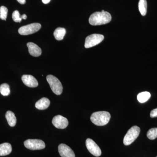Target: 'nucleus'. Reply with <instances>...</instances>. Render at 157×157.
<instances>
[{
	"label": "nucleus",
	"instance_id": "0eeeda50",
	"mask_svg": "<svg viewBox=\"0 0 157 157\" xmlns=\"http://www.w3.org/2000/svg\"><path fill=\"white\" fill-rule=\"evenodd\" d=\"M24 144L27 148L31 150L43 149L45 147V142L39 139H28Z\"/></svg>",
	"mask_w": 157,
	"mask_h": 157
},
{
	"label": "nucleus",
	"instance_id": "7ed1b4c3",
	"mask_svg": "<svg viewBox=\"0 0 157 157\" xmlns=\"http://www.w3.org/2000/svg\"><path fill=\"white\" fill-rule=\"evenodd\" d=\"M140 128L137 126L132 127L127 132L124 137L123 143L125 145H130L139 136L140 133Z\"/></svg>",
	"mask_w": 157,
	"mask_h": 157
},
{
	"label": "nucleus",
	"instance_id": "b1692460",
	"mask_svg": "<svg viewBox=\"0 0 157 157\" xmlns=\"http://www.w3.org/2000/svg\"><path fill=\"white\" fill-rule=\"evenodd\" d=\"M17 1L21 5H24L26 2V0H17Z\"/></svg>",
	"mask_w": 157,
	"mask_h": 157
},
{
	"label": "nucleus",
	"instance_id": "ddd939ff",
	"mask_svg": "<svg viewBox=\"0 0 157 157\" xmlns=\"http://www.w3.org/2000/svg\"><path fill=\"white\" fill-rule=\"evenodd\" d=\"M50 104V101L49 99L46 98H43L37 101L35 104V106L38 109L43 110L48 108Z\"/></svg>",
	"mask_w": 157,
	"mask_h": 157
},
{
	"label": "nucleus",
	"instance_id": "20e7f679",
	"mask_svg": "<svg viewBox=\"0 0 157 157\" xmlns=\"http://www.w3.org/2000/svg\"><path fill=\"white\" fill-rule=\"evenodd\" d=\"M46 79L53 92L57 95H60L63 93V87L61 82L53 75H49Z\"/></svg>",
	"mask_w": 157,
	"mask_h": 157
},
{
	"label": "nucleus",
	"instance_id": "6e6552de",
	"mask_svg": "<svg viewBox=\"0 0 157 157\" xmlns=\"http://www.w3.org/2000/svg\"><path fill=\"white\" fill-rule=\"evenodd\" d=\"M86 145L88 150L93 155L99 157L101 155L102 152L98 144L90 138H87L86 141Z\"/></svg>",
	"mask_w": 157,
	"mask_h": 157
},
{
	"label": "nucleus",
	"instance_id": "aec40b11",
	"mask_svg": "<svg viewBox=\"0 0 157 157\" xmlns=\"http://www.w3.org/2000/svg\"><path fill=\"white\" fill-rule=\"evenodd\" d=\"M147 136L150 140H154L157 138V128H153L147 132Z\"/></svg>",
	"mask_w": 157,
	"mask_h": 157
},
{
	"label": "nucleus",
	"instance_id": "5701e85b",
	"mask_svg": "<svg viewBox=\"0 0 157 157\" xmlns=\"http://www.w3.org/2000/svg\"><path fill=\"white\" fill-rule=\"evenodd\" d=\"M150 117L152 118L157 117V108L151 110L150 113Z\"/></svg>",
	"mask_w": 157,
	"mask_h": 157
},
{
	"label": "nucleus",
	"instance_id": "bb28decb",
	"mask_svg": "<svg viewBox=\"0 0 157 157\" xmlns=\"http://www.w3.org/2000/svg\"><path fill=\"white\" fill-rule=\"evenodd\" d=\"M156 157H157V156Z\"/></svg>",
	"mask_w": 157,
	"mask_h": 157
},
{
	"label": "nucleus",
	"instance_id": "6ab92c4d",
	"mask_svg": "<svg viewBox=\"0 0 157 157\" xmlns=\"http://www.w3.org/2000/svg\"><path fill=\"white\" fill-rule=\"evenodd\" d=\"M0 93L4 96L9 95L10 94V86L7 83H3L0 86Z\"/></svg>",
	"mask_w": 157,
	"mask_h": 157
},
{
	"label": "nucleus",
	"instance_id": "f8f14e48",
	"mask_svg": "<svg viewBox=\"0 0 157 157\" xmlns=\"http://www.w3.org/2000/svg\"><path fill=\"white\" fill-rule=\"evenodd\" d=\"M29 48V53L32 56L38 57L42 54V49L38 46L33 42H29L27 44Z\"/></svg>",
	"mask_w": 157,
	"mask_h": 157
},
{
	"label": "nucleus",
	"instance_id": "9b49d317",
	"mask_svg": "<svg viewBox=\"0 0 157 157\" xmlns=\"http://www.w3.org/2000/svg\"><path fill=\"white\" fill-rule=\"evenodd\" d=\"M21 79L24 84L28 87H36L39 85L37 79L32 75H23Z\"/></svg>",
	"mask_w": 157,
	"mask_h": 157
},
{
	"label": "nucleus",
	"instance_id": "4be33fe9",
	"mask_svg": "<svg viewBox=\"0 0 157 157\" xmlns=\"http://www.w3.org/2000/svg\"><path fill=\"white\" fill-rule=\"evenodd\" d=\"M12 17V19L14 20V21L16 22H21L22 19L21 18V16H20L19 11L17 10H16V11L13 12Z\"/></svg>",
	"mask_w": 157,
	"mask_h": 157
},
{
	"label": "nucleus",
	"instance_id": "4468645a",
	"mask_svg": "<svg viewBox=\"0 0 157 157\" xmlns=\"http://www.w3.org/2000/svg\"><path fill=\"white\" fill-rule=\"evenodd\" d=\"M12 151L11 144L4 143L0 144V156H6L10 154Z\"/></svg>",
	"mask_w": 157,
	"mask_h": 157
},
{
	"label": "nucleus",
	"instance_id": "f03ea898",
	"mask_svg": "<svg viewBox=\"0 0 157 157\" xmlns=\"http://www.w3.org/2000/svg\"><path fill=\"white\" fill-rule=\"evenodd\" d=\"M110 117V113L107 111H98L92 113L90 120L96 125L104 126L108 123Z\"/></svg>",
	"mask_w": 157,
	"mask_h": 157
},
{
	"label": "nucleus",
	"instance_id": "2eb2a0df",
	"mask_svg": "<svg viewBox=\"0 0 157 157\" xmlns=\"http://www.w3.org/2000/svg\"><path fill=\"white\" fill-rule=\"evenodd\" d=\"M6 117L9 126L11 127L15 126L17 119L14 113L9 110L7 111L6 113Z\"/></svg>",
	"mask_w": 157,
	"mask_h": 157
},
{
	"label": "nucleus",
	"instance_id": "f3484780",
	"mask_svg": "<svg viewBox=\"0 0 157 157\" xmlns=\"http://www.w3.org/2000/svg\"><path fill=\"white\" fill-rule=\"evenodd\" d=\"M150 97V93L148 92H143L138 94L137 98L140 103H144L148 101Z\"/></svg>",
	"mask_w": 157,
	"mask_h": 157
},
{
	"label": "nucleus",
	"instance_id": "dca6fc26",
	"mask_svg": "<svg viewBox=\"0 0 157 157\" xmlns=\"http://www.w3.org/2000/svg\"><path fill=\"white\" fill-rule=\"evenodd\" d=\"M66 34V29L59 27L57 28L54 32V36L57 40L60 41L63 39Z\"/></svg>",
	"mask_w": 157,
	"mask_h": 157
},
{
	"label": "nucleus",
	"instance_id": "a878e982",
	"mask_svg": "<svg viewBox=\"0 0 157 157\" xmlns=\"http://www.w3.org/2000/svg\"><path fill=\"white\" fill-rule=\"evenodd\" d=\"M21 17L22 19H23L24 20L26 19L27 17V16L25 14H23V15H21Z\"/></svg>",
	"mask_w": 157,
	"mask_h": 157
},
{
	"label": "nucleus",
	"instance_id": "a211bd4d",
	"mask_svg": "<svg viewBox=\"0 0 157 157\" xmlns=\"http://www.w3.org/2000/svg\"><path fill=\"white\" fill-rule=\"evenodd\" d=\"M138 8L141 15L145 16L147 11V2L146 0H140L138 3Z\"/></svg>",
	"mask_w": 157,
	"mask_h": 157
},
{
	"label": "nucleus",
	"instance_id": "412c9836",
	"mask_svg": "<svg viewBox=\"0 0 157 157\" xmlns=\"http://www.w3.org/2000/svg\"><path fill=\"white\" fill-rule=\"evenodd\" d=\"M8 9L5 6L0 7V18L6 21L8 15Z\"/></svg>",
	"mask_w": 157,
	"mask_h": 157
},
{
	"label": "nucleus",
	"instance_id": "39448f33",
	"mask_svg": "<svg viewBox=\"0 0 157 157\" xmlns=\"http://www.w3.org/2000/svg\"><path fill=\"white\" fill-rule=\"evenodd\" d=\"M41 27L42 26L40 24L34 23L20 28L18 29V33L23 36L31 35L39 31L41 29Z\"/></svg>",
	"mask_w": 157,
	"mask_h": 157
},
{
	"label": "nucleus",
	"instance_id": "423d86ee",
	"mask_svg": "<svg viewBox=\"0 0 157 157\" xmlns=\"http://www.w3.org/2000/svg\"><path fill=\"white\" fill-rule=\"evenodd\" d=\"M104 39V36L100 34H94L86 37L85 42V47L89 48L100 44Z\"/></svg>",
	"mask_w": 157,
	"mask_h": 157
},
{
	"label": "nucleus",
	"instance_id": "393cba45",
	"mask_svg": "<svg viewBox=\"0 0 157 157\" xmlns=\"http://www.w3.org/2000/svg\"><path fill=\"white\" fill-rule=\"evenodd\" d=\"M51 0H42V2L45 4H47L50 2Z\"/></svg>",
	"mask_w": 157,
	"mask_h": 157
},
{
	"label": "nucleus",
	"instance_id": "1a4fd4ad",
	"mask_svg": "<svg viewBox=\"0 0 157 157\" xmlns=\"http://www.w3.org/2000/svg\"><path fill=\"white\" fill-rule=\"evenodd\" d=\"M52 123L57 128L65 129L68 126L69 121L67 118L59 115L53 117Z\"/></svg>",
	"mask_w": 157,
	"mask_h": 157
},
{
	"label": "nucleus",
	"instance_id": "9d476101",
	"mask_svg": "<svg viewBox=\"0 0 157 157\" xmlns=\"http://www.w3.org/2000/svg\"><path fill=\"white\" fill-rule=\"evenodd\" d=\"M59 152L62 157H75V153L70 147L64 144H59Z\"/></svg>",
	"mask_w": 157,
	"mask_h": 157
},
{
	"label": "nucleus",
	"instance_id": "f257e3e1",
	"mask_svg": "<svg viewBox=\"0 0 157 157\" xmlns=\"http://www.w3.org/2000/svg\"><path fill=\"white\" fill-rule=\"evenodd\" d=\"M111 20L110 14L103 10L101 12H96L92 14L89 21L91 25H100L108 23Z\"/></svg>",
	"mask_w": 157,
	"mask_h": 157
}]
</instances>
